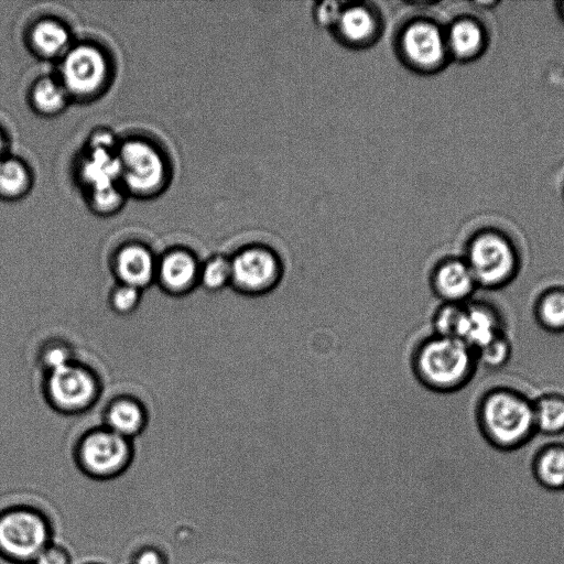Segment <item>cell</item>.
I'll return each mask as SVG.
<instances>
[{
	"mask_svg": "<svg viewBox=\"0 0 564 564\" xmlns=\"http://www.w3.org/2000/svg\"><path fill=\"white\" fill-rule=\"evenodd\" d=\"M478 422L488 445L500 452L523 448L536 432L533 403L506 388L495 389L482 397Z\"/></svg>",
	"mask_w": 564,
	"mask_h": 564,
	"instance_id": "cell-1",
	"label": "cell"
},
{
	"mask_svg": "<svg viewBox=\"0 0 564 564\" xmlns=\"http://www.w3.org/2000/svg\"><path fill=\"white\" fill-rule=\"evenodd\" d=\"M476 361V352L465 343L434 335L417 346L412 367L426 388L452 392L464 387L473 377Z\"/></svg>",
	"mask_w": 564,
	"mask_h": 564,
	"instance_id": "cell-2",
	"label": "cell"
},
{
	"mask_svg": "<svg viewBox=\"0 0 564 564\" xmlns=\"http://www.w3.org/2000/svg\"><path fill=\"white\" fill-rule=\"evenodd\" d=\"M54 538L53 520L41 507L12 501L0 509V558L7 564H32Z\"/></svg>",
	"mask_w": 564,
	"mask_h": 564,
	"instance_id": "cell-3",
	"label": "cell"
},
{
	"mask_svg": "<svg viewBox=\"0 0 564 564\" xmlns=\"http://www.w3.org/2000/svg\"><path fill=\"white\" fill-rule=\"evenodd\" d=\"M120 185L134 196L148 197L159 193L166 181V165L160 151L140 139L126 140L118 145Z\"/></svg>",
	"mask_w": 564,
	"mask_h": 564,
	"instance_id": "cell-4",
	"label": "cell"
},
{
	"mask_svg": "<svg viewBox=\"0 0 564 564\" xmlns=\"http://www.w3.org/2000/svg\"><path fill=\"white\" fill-rule=\"evenodd\" d=\"M231 284L250 296L265 294L278 286L283 275V263L271 247L251 243L230 258Z\"/></svg>",
	"mask_w": 564,
	"mask_h": 564,
	"instance_id": "cell-5",
	"label": "cell"
},
{
	"mask_svg": "<svg viewBox=\"0 0 564 564\" xmlns=\"http://www.w3.org/2000/svg\"><path fill=\"white\" fill-rule=\"evenodd\" d=\"M108 76L104 52L91 44H77L62 56L57 79L68 96L84 99L99 94Z\"/></svg>",
	"mask_w": 564,
	"mask_h": 564,
	"instance_id": "cell-6",
	"label": "cell"
},
{
	"mask_svg": "<svg viewBox=\"0 0 564 564\" xmlns=\"http://www.w3.org/2000/svg\"><path fill=\"white\" fill-rule=\"evenodd\" d=\"M478 288L499 289L517 274L518 261L514 250L502 237L485 234L475 238L465 259Z\"/></svg>",
	"mask_w": 564,
	"mask_h": 564,
	"instance_id": "cell-7",
	"label": "cell"
},
{
	"mask_svg": "<svg viewBox=\"0 0 564 564\" xmlns=\"http://www.w3.org/2000/svg\"><path fill=\"white\" fill-rule=\"evenodd\" d=\"M76 462L87 477L105 481L122 475L131 462L127 438L112 431L89 434L80 443Z\"/></svg>",
	"mask_w": 564,
	"mask_h": 564,
	"instance_id": "cell-8",
	"label": "cell"
},
{
	"mask_svg": "<svg viewBox=\"0 0 564 564\" xmlns=\"http://www.w3.org/2000/svg\"><path fill=\"white\" fill-rule=\"evenodd\" d=\"M398 52L409 67L431 70L444 58L446 40L438 26L425 19L408 21L397 37Z\"/></svg>",
	"mask_w": 564,
	"mask_h": 564,
	"instance_id": "cell-9",
	"label": "cell"
},
{
	"mask_svg": "<svg viewBox=\"0 0 564 564\" xmlns=\"http://www.w3.org/2000/svg\"><path fill=\"white\" fill-rule=\"evenodd\" d=\"M382 21L377 10L367 3L344 4L333 30L343 44L366 47L380 35Z\"/></svg>",
	"mask_w": 564,
	"mask_h": 564,
	"instance_id": "cell-10",
	"label": "cell"
},
{
	"mask_svg": "<svg viewBox=\"0 0 564 564\" xmlns=\"http://www.w3.org/2000/svg\"><path fill=\"white\" fill-rule=\"evenodd\" d=\"M48 391L53 401L65 409L74 410L87 405L95 394L91 376L70 364L51 371Z\"/></svg>",
	"mask_w": 564,
	"mask_h": 564,
	"instance_id": "cell-11",
	"label": "cell"
},
{
	"mask_svg": "<svg viewBox=\"0 0 564 564\" xmlns=\"http://www.w3.org/2000/svg\"><path fill=\"white\" fill-rule=\"evenodd\" d=\"M431 285L444 303L457 304L466 303L478 288L465 259H446L436 264Z\"/></svg>",
	"mask_w": 564,
	"mask_h": 564,
	"instance_id": "cell-12",
	"label": "cell"
},
{
	"mask_svg": "<svg viewBox=\"0 0 564 564\" xmlns=\"http://www.w3.org/2000/svg\"><path fill=\"white\" fill-rule=\"evenodd\" d=\"M117 149L87 147L78 165V178L88 189L120 184V165Z\"/></svg>",
	"mask_w": 564,
	"mask_h": 564,
	"instance_id": "cell-13",
	"label": "cell"
},
{
	"mask_svg": "<svg viewBox=\"0 0 564 564\" xmlns=\"http://www.w3.org/2000/svg\"><path fill=\"white\" fill-rule=\"evenodd\" d=\"M501 333L497 313L481 303H466L459 340L475 352Z\"/></svg>",
	"mask_w": 564,
	"mask_h": 564,
	"instance_id": "cell-14",
	"label": "cell"
},
{
	"mask_svg": "<svg viewBox=\"0 0 564 564\" xmlns=\"http://www.w3.org/2000/svg\"><path fill=\"white\" fill-rule=\"evenodd\" d=\"M29 44L42 58H62L70 48V34L63 23L54 19H43L31 28Z\"/></svg>",
	"mask_w": 564,
	"mask_h": 564,
	"instance_id": "cell-15",
	"label": "cell"
},
{
	"mask_svg": "<svg viewBox=\"0 0 564 564\" xmlns=\"http://www.w3.org/2000/svg\"><path fill=\"white\" fill-rule=\"evenodd\" d=\"M154 268L151 252L140 245L123 247L116 259V269L121 281L137 289L150 283Z\"/></svg>",
	"mask_w": 564,
	"mask_h": 564,
	"instance_id": "cell-16",
	"label": "cell"
},
{
	"mask_svg": "<svg viewBox=\"0 0 564 564\" xmlns=\"http://www.w3.org/2000/svg\"><path fill=\"white\" fill-rule=\"evenodd\" d=\"M532 473L536 481L552 490L564 489V444L550 443L533 455Z\"/></svg>",
	"mask_w": 564,
	"mask_h": 564,
	"instance_id": "cell-17",
	"label": "cell"
},
{
	"mask_svg": "<svg viewBox=\"0 0 564 564\" xmlns=\"http://www.w3.org/2000/svg\"><path fill=\"white\" fill-rule=\"evenodd\" d=\"M159 270L164 285L173 291L184 290L195 281L198 274L194 257L181 250L167 253Z\"/></svg>",
	"mask_w": 564,
	"mask_h": 564,
	"instance_id": "cell-18",
	"label": "cell"
},
{
	"mask_svg": "<svg viewBox=\"0 0 564 564\" xmlns=\"http://www.w3.org/2000/svg\"><path fill=\"white\" fill-rule=\"evenodd\" d=\"M68 95L58 79L42 77L37 79L30 91V101L33 109L42 116H56L61 113L68 100Z\"/></svg>",
	"mask_w": 564,
	"mask_h": 564,
	"instance_id": "cell-19",
	"label": "cell"
},
{
	"mask_svg": "<svg viewBox=\"0 0 564 564\" xmlns=\"http://www.w3.org/2000/svg\"><path fill=\"white\" fill-rule=\"evenodd\" d=\"M532 403L536 432L547 436L564 433V395L549 393Z\"/></svg>",
	"mask_w": 564,
	"mask_h": 564,
	"instance_id": "cell-20",
	"label": "cell"
},
{
	"mask_svg": "<svg viewBox=\"0 0 564 564\" xmlns=\"http://www.w3.org/2000/svg\"><path fill=\"white\" fill-rule=\"evenodd\" d=\"M31 186V172L21 160L6 156L0 161L1 199H19L29 193Z\"/></svg>",
	"mask_w": 564,
	"mask_h": 564,
	"instance_id": "cell-21",
	"label": "cell"
},
{
	"mask_svg": "<svg viewBox=\"0 0 564 564\" xmlns=\"http://www.w3.org/2000/svg\"><path fill=\"white\" fill-rule=\"evenodd\" d=\"M535 317L550 332H564V288L546 290L535 305Z\"/></svg>",
	"mask_w": 564,
	"mask_h": 564,
	"instance_id": "cell-22",
	"label": "cell"
},
{
	"mask_svg": "<svg viewBox=\"0 0 564 564\" xmlns=\"http://www.w3.org/2000/svg\"><path fill=\"white\" fill-rule=\"evenodd\" d=\"M107 420L110 431L127 438L141 429L143 415L139 405L123 400L109 409Z\"/></svg>",
	"mask_w": 564,
	"mask_h": 564,
	"instance_id": "cell-23",
	"label": "cell"
},
{
	"mask_svg": "<svg viewBox=\"0 0 564 564\" xmlns=\"http://www.w3.org/2000/svg\"><path fill=\"white\" fill-rule=\"evenodd\" d=\"M445 40L446 46L454 54L468 56L479 48L482 34L479 26L471 21H458L451 26Z\"/></svg>",
	"mask_w": 564,
	"mask_h": 564,
	"instance_id": "cell-24",
	"label": "cell"
},
{
	"mask_svg": "<svg viewBox=\"0 0 564 564\" xmlns=\"http://www.w3.org/2000/svg\"><path fill=\"white\" fill-rule=\"evenodd\" d=\"M465 307L466 303H444L437 308L433 321L435 335L459 340Z\"/></svg>",
	"mask_w": 564,
	"mask_h": 564,
	"instance_id": "cell-25",
	"label": "cell"
},
{
	"mask_svg": "<svg viewBox=\"0 0 564 564\" xmlns=\"http://www.w3.org/2000/svg\"><path fill=\"white\" fill-rule=\"evenodd\" d=\"M124 203V191L120 184L88 191V205L99 215H111L120 210Z\"/></svg>",
	"mask_w": 564,
	"mask_h": 564,
	"instance_id": "cell-26",
	"label": "cell"
},
{
	"mask_svg": "<svg viewBox=\"0 0 564 564\" xmlns=\"http://www.w3.org/2000/svg\"><path fill=\"white\" fill-rule=\"evenodd\" d=\"M200 282L210 291H218L231 284L230 259L224 257L210 259L200 271Z\"/></svg>",
	"mask_w": 564,
	"mask_h": 564,
	"instance_id": "cell-27",
	"label": "cell"
},
{
	"mask_svg": "<svg viewBox=\"0 0 564 564\" xmlns=\"http://www.w3.org/2000/svg\"><path fill=\"white\" fill-rule=\"evenodd\" d=\"M511 346L508 339L500 334L495 339L476 351L477 360L486 367L496 369L502 367L510 358Z\"/></svg>",
	"mask_w": 564,
	"mask_h": 564,
	"instance_id": "cell-28",
	"label": "cell"
},
{
	"mask_svg": "<svg viewBox=\"0 0 564 564\" xmlns=\"http://www.w3.org/2000/svg\"><path fill=\"white\" fill-rule=\"evenodd\" d=\"M129 564H170V560L163 547L144 543L131 553Z\"/></svg>",
	"mask_w": 564,
	"mask_h": 564,
	"instance_id": "cell-29",
	"label": "cell"
},
{
	"mask_svg": "<svg viewBox=\"0 0 564 564\" xmlns=\"http://www.w3.org/2000/svg\"><path fill=\"white\" fill-rule=\"evenodd\" d=\"M32 564H73V555L66 545L54 540L41 551Z\"/></svg>",
	"mask_w": 564,
	"mask_h": 564,
	"instance_id": "cell-30",
	"label": "cell"
},
{
	"mask_svg": "<svg viewBox=\"0 0 564 564\" xmlns=\"http://www.w3.org/2000/svg\"><path fill=\"white\" fill-rule=\"evenodd\" d=\"M343 7V3L335 1L318 2L313 10L316 23L324 29L334 30Z\"/></svg>",
	"mask_w": 564,
	"mask_h": 564,
	"instance_id": "cell-31",
	"label": "cell"
},
{
	"mask_svg": "<svg viewBox=\"0 0 564 564\" xmlns=\"http://www.w3.org/2000/svg\"><path fill=\"white\" fill-rule=\"evenodd\" d=\"M139 295V289L123 284L113 293V306L120 312H128L137 305Z\"/></svg>",
	"mask_w": 564,
	"mask_h": 564,
	"instance_id": "cell-32",
	"label": "cell"
},
{
	"mask_svg": "<svg viewBox=\"0 0 564 564\" xmlns=\"http://www.w3.org/2000/svg\"><path fill=\"white\" fill-rule=\"evenodd\" d=\"M88 147L101 149H117V142L113 134L107 130L95 131L91 133Z\"/></svg>",
	"mask_w": 564,
	"mask_h": 564,
	"instance_id": "cell-33",
	"label": "cell"
},
{
	"mask_svg": "<svg viewBox=\"0 0 564 564\" xmlns=\"http://www.w3.org/2000/svg\"><path fill=\"white\" fill-rule=\"evenodd\" d=\"M45 361L51 369V371L59 369L64 366H66L68 362V355L67 352L62 348H53L51 349L46 356Z\"/></svg>",
	"mask_w": 564,
	"mask_h": 564,
	"instance_id": "cell-34",
	"label": "cell"
},
{
	"mask_svg": "<svg viewBox=\"0 0 564 564\" xmlns=\"http://www.w3.org/2000/svg\"><path fill=\"white\" fill-rule=\"evenodd\" d=\"M7 141L3 132L0 130V161L6 158Z\"/></svg>",
	"mask_w": 564,
	"mask_h": 564,
	"instance_id": "cell-35",
	"label": "cell"
},
{
	"mask_svg": "<svg viewBox=\"0 0 564 564\" xmlns=\"http://www.w3.org/2000/svg\"><path fill=\"white\" fill-rule=\"evenodd\" d=\"M82 564H106V563L99 562V561H88V562H84Z\"/></svg>",
	"mask_w": 564,
	"mask_h": 564,
	"instance_id": "cell-36",
	"label": "cell"
}]
</instances>
